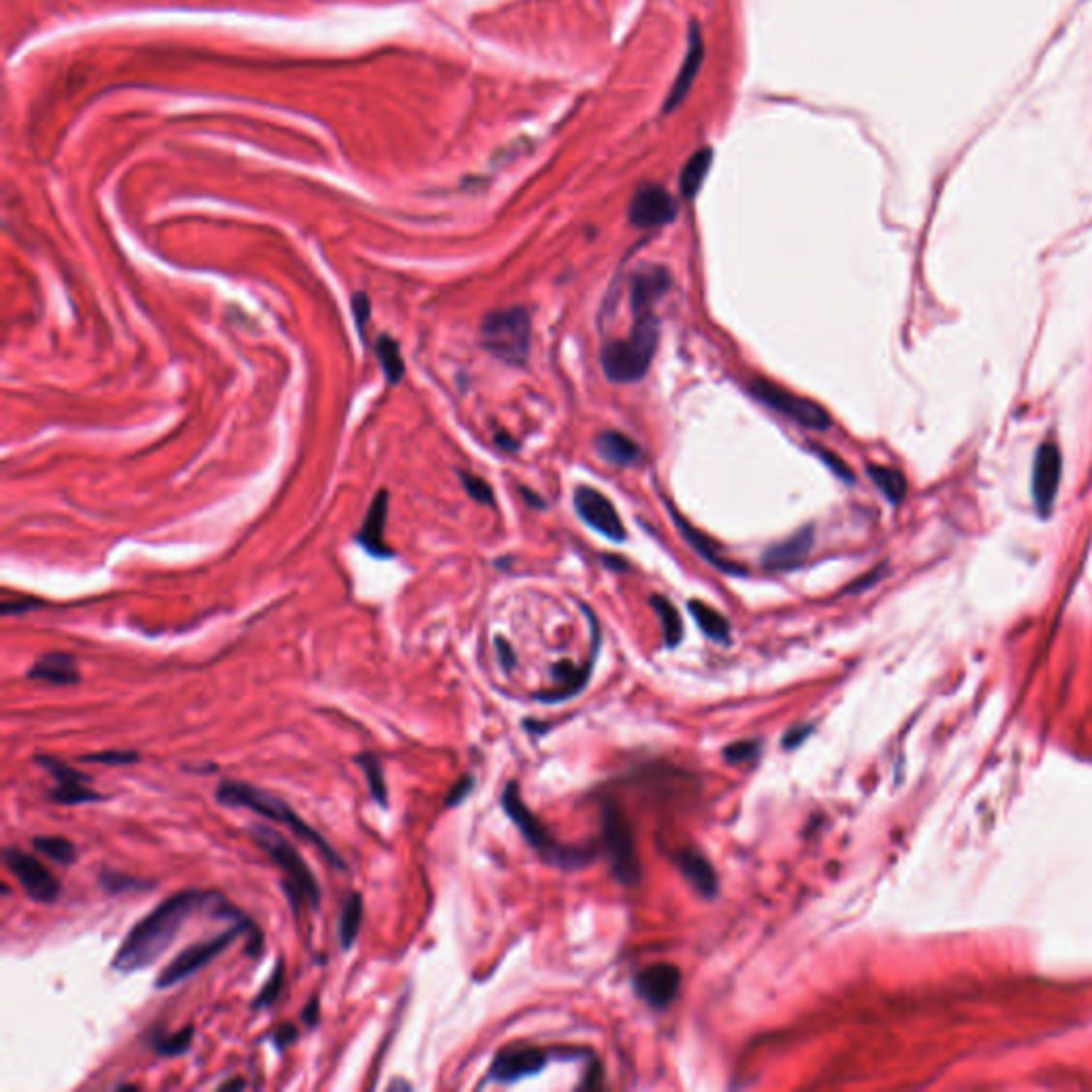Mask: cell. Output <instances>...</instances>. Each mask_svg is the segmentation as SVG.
I'll return each mask as SVG.
<instances>
[{"label":"cell","mask_w":1092,"mask_h":1092,"mask_svg":"<svg viewBox=\"0 0 1092 1092\" xmlns=\"http://www.w3.org/2000/svg\"><path fill=\"white\" fill-rule=\"evenodd\" d=\"M602 837H605L617 881L628 888L638 886L642 879V867L636 854V843H634V832L623 811L612 803L602 805Z\"/></svg>","instance_id":"obj_8"},{"label":"cell","mask_w":1092,"mask_h":1092,"mask_svg":"<svg viewBox=\"0 0 1092 1092\" xmlns=\"http://www.w3.org/2000/svg\"><path fill=\"white\" fill-rule=\"evenodd\" d=\"M244 932H250L246 950L252 954L254 959H258V956H261V952H263V934H261V930H258V927L252 920L246 918L239 924H235V927L226 929L221 934H216V937L201 939V941L189 945L186 950H182L169 964L164 966L161 975L156 977V982H154L156 990H166V988L178 986L184 980L192 977L194 973H199L203 966H207L216 959V956H221L222 952L231 948L235 939L242 937Z\"/></svg>","instance_id":"obj_5"},{"label":"cell","mask_w":1092,"mask_h":1092,"mask_svg":"<svg viewBox=\"0 0 1092 1092\" xmlns=\"http://www.w3.org/2000/svg\"><path fill=\"white\" fill-rule=\"evenodd\" d=\"M811 451H815V455L819 457V459L828 465V470H832L837 476L847 478V481H851V478H854V476H851V472H849V467H847L843 461H841L837 455H832L830 451L821 449V446H817V444L811 446Z\"/></svg>","instance_id":"obj_40"},{"label":"cell","mask_w":1092,"mask_h":1092,"mask_svg":"<svg viewBox=\"0 0 1092 1092\" xmlns=\"http://www.w3.org/2000/svg\"><path fill=\"white\" fill-rule=\"evenodd\" d=\"M679 986L681 971L679 966L670 962L651 964L634 977V988H636L638 996L655 1007V1010H665L674 1001V996H677Z\"/></svg>","instance_id":"obj_15"},{"label":"cell","mask_w":1092,"mask_h":1092,"mask_svg":"<svg viewBox=\"0 0 1092 1092\" xmlns=\"http://www.w3.org/2000/svg\"><path fill=\"white\" fill-rule=\"evenodd\" d=\"M651 606L658 612V617L662 621V630H664V640L668 644L670 649L677 647L683 638V621L679 610L670 605V600H665L664 596H651Z\"/></svg>","instance_id":"obj_31"},{"label":"cell","mask_w":1092,"mask_h":1092,"mask_svg":"<svg viewBox=\"0 0 1092 1092\" xmlns=\"http://www.w3.org/2000/svg\"><path fill=\"white\" fill-rule=\"evenodd\" d=\"M363 911H366L363 897L359 892H350L344 902H341L339 922H338V939L341 950H350L352 945H355L363 924Z\"/></svg>","instance_id":"obj_25"},{"label":"cell","mask_w":1092,"mask_h":1092,"mask_svg":"<svg viewBox=\"0 0 1092 1092\" xmlns=\"http://www.w3.org/2000/svg\"><path fill=\"white\" fill-rule=\"evenodd\" d=\"M1060 474H1063V457L1058 446L1054 442L1039 446L1033 465V499L1039 515L1048 516L1052 511Z\"/></svg>","instance_id":"obj_14"},{"label":"cell","mask_w":1092,"mask_h":1092,"mask_svg":"<svg viewBox=\"0 0 1092 1092\" xmlns=\"http://www.w3.org/2000/svg\"><path fill=\"white\" fill-rule=\"evenodd\" d=\"M297 1037H299L297 1026L286 1022V1024H280L276 1028L274 1035H272V1044L280 1049V1052H282V1049H286L290 1044L297 1042Z\"/></svg>","instance_id":"obj_42"},{"label":"cell","mask_w":1092,"mask_h":1092,"mask_svg":"<svg viewBox=\"0 0 1092 1092\" xmlns=\"http://www.w3.org/2000/svg\"><path fill=\"white\" fill-rule=\"evenodd\" d=\"M869 476L875 481V485L881 488L883 495H886L892 504H899L902 495H904V488H907V483H904V476L899 470H892V467H879V465H869Z\"/></svg>","instance_id":"obj_33"},{"label":"cell","mask_w":1092,"mask_h":1092,"mask_svg":"<svg viewBox=\"0 0 1092 1092\" xmlns=\"http://www.w3.org/2000/svg\"><path fill=\"white\" fill-rule=\"evenodd\" d=\"M26 677L30 681L49 683L54 688H69V685H77L81 681V674L77 670V664L73 655L67 653H47L44 658L37 660L30 665Z\"/></svg>","instance_id":"obj_20"},{"label":"cell","mask_w":1092,"mask_h":1092,"mask_svg":"<svg viewBox=\"0 0 1092 1092\" xmlns=\"http://www.w3.org/2000/svg\"><path fill=\"white\" fill-rule=\"evenodd\" d=\"M521 493H523V497H525V499H527V502H529V506H540V508H543V506H545V504H543V499L536 497V495H534L532 491H527V488H525V487L521 488Z\"/></svg>","instance_id":"obj_48"},{"label":"cell","mask_w":1092,"mask_h":1092,"mask_svg":"<svg viewBox=\"0 0 1092 1092\" xmlns=\"http://www.w3.org/2000/svg\"><path fill=\"white\" fill-rule=\"evenodd\" d=\"M660 325L653 311L636 314V322L626 339H615L602 348V368L615 384H632L644 378L655 357Z\"/></svg>","instance_id":"obj_3"},{"label":"cell","mask_w":1092,"mask_h":1092,"mask_svg":"<svg viewBox=\"0 0 1092 1092\" xmlns=\"http://www.w3.org/2000/svg\"><path fill=\"white\" fill-rule=\"evenodd\" d=\"M674 862H677V867L683 872V877L692 883L695 892H700L704 899L715 897L717 888H720V883H717V875H715L713 865L709 860H706L702 854H698L695 849H683V851H679L677 856H674Z\"/></svg>","instance_id":"obj_22"},{"label":"cell","mask_w":1092,"mask_h":1092,"mask_svg":"<svg viewBox=\"0 0 1092 1092\" xmlns=\"http://www.w3.org/2000/svg\"><path fill=\"white\" fill-rule=\"evenodd\" d=\"M141 755L137 752H99V753H90V755H83L81 762H88V764H107V766H129L139 762Z\"/></svg>","instance_id":"obj_36"},{"label":"cell","mask_w":1092,"mask_h":1092,"mask_svg":"<svg viewBox=\"0 0 1092 1092\" xmlns=\"http://www.w3.org/2000/svg\"><path fill=\"white\" fill-rule=\"evenodd\" d=\"M672 516H674V521H677V525H679V529H681V534L685 536V540H688V543H690L695 550H698V553H700L706 561H709V564H713L715 568H720L722 572H727V575H747L745 568L727 559V557L722 553V548L717 546L711 538L702 536V534L698 532V529H694L690 523H685V518H681L677 513H672Z\"/></svg>","instance_id":"obj_24"},{"label":"cell","mask_w":1092,"mask_h":1092,"mask_svg":"<svg viewBox=\"0 0 1092 1092\" xmlns=\"http://www.w3.org/2000/svg\"><path fill=\"white\" fill-rule=\"evenodd\" d=\"M692 617L698 623V628L715 642H730V623L723 615H720L713 606L704 605L700 600H692L688 605Z\"/></svg>","instance_id":"obj_27"},{"label":"cell","mask_w":1092,"mask_h":1092,"mask_svg":"<svg viewBox=\"0 0 1092 1092\" xmlns=\"http://www.w3.org/2000/svg\"><path fill=\"white\" fill-rule=\"evenodd\" d=\"M216 800L224 807L235 809H248L256 815H263L267 819H274L278 824L293 830L299 839L308 841L311 847H316L318 854L325 858L329 865L336 871H346V862L341 860L336 849L329 845V841L320 835L318 830L311 828L308 821L301 817L293 807H288L282 798L274 796L272 792H265L261 787H254L244 782H224L216 789Z\"/></svg>","instance_id":"obj_2"},{"label":"cell","mask_w":1092,"mask_h":1092,"mask_svg":"<svg viewBox=\"0 0 1092 1092\" xmlns=\"http://www.w3.org/2000/svg\"><path fill=\"white\" fill-rule=\"evenodd\" d=\"M749 393H752L757 401L764 403L766 408L787 416L789 421L803 425L807 429L826 431L832 425L830 414L821 408L817 401L800 398V395L779 387V384L766 380H752V384H749Z\"/></svg>","instance_id":"obj_9"},{"label":"cell","mask_w":1092,"mask_h":1092,"mask_svg":"<svg viewBox=\"0 0 1092 1092\" xmlns=\"http://www.w3.org/2000/svg\"><path fill=\"white\" fill-rule=\"evenodd\" d=\"M760 741H738L727 745L723 749V757L730 764H743V762H752L753 757L760 755Z\"/></svg>","instance_id":"obj_37"},{"label":"cell","mask_w":1092,"mask_h":1092,"mask_svg":"<svg viewBox=\"0 0 1092 1092\" xmlns=\"http://www.w3.org/2000/svg\"><path fill=\"white\" fill-rule=\"evenodd\" d=\"M250 835H252L254 843L261 847L265 854L274 860V865L282 871V890L288 899L290 909L299 915V907L308 900L311 909L320 907V886L314 872L310 871L306 860L301 858L297 847L280 835V832L267 828V826H250Z\"/></svg>","instance_id":"obj_4"},{"label":"cell","mask_w":1092,"mask_h":1092,"mask_svg":"<svg viewBox=\"0 0 1092 1092\" xmlns=\"http://www.w3.org/2000/svg\"><path fill=\"white\" fill-rule=\"evenodd\" d=\"M575 508L582 521L600 536L612 540V543H623L626 540V527H623L617 508L598 488L578 487L575 491Z\"/></svg>","instance_id":"obj_12"},{"label":"cell","mask_w":1092,"mask_h":1092,"mask_svg":"<svg viewBox=\"0 0 1092 1092\" xmlns=\"http://www.w3.org/2000/svg\"><path fill=\"white\" fill-rule=\"evenodd\" d=\"M210 894L212 892L203 890H182L164 899L159 907L152 909L129 930L116 956H113L111 969L129 975L152 966L178 939L191 915L199 909H207Z\"/></svg>","instance_id":"obj_1"},{"label":"cell","mask_w":1092,"mask_h":1092,"mask_svg":"<svg viewBox=\"0 0 1092 1092\" xmlns=\"http://www.w3.org/2000/svg\"><path fill=\"white\" fill-rule=\"evenodd\" d=\"M502 807L508 817L515 821V826L521 830V835L525 837L527 843L532 845L538 854L548 862V865L576 869L587 865V862L594 858L591 849L587 847L559 845L557 841L548 835V830L540 824V819L525 807L521 794H518L516 783H508V787L504 789Z\"/></svg>","instance_id":"obj_6"},{"label":"cell","mask_w":1092,"mask_h":1092,"mask_svg":"<svg viewBox=\"0 0 1092 1092\" xmlns=\"http://www.w3.org/2000/svg\"><path fill=\"white\" fill-rule=\"evenodd\" d=\"M472 787H474V777H472V775H465V777H461V779H459V782H457V783H455V785L451 787V792H449V794H446V800H444L446 807H457V805H461V803H463V800H465L467 796H470Z\"/></svg>","instance_id":"obj_39"},{"label":"cell","mask_w":1092,"mask_h":1092,"mask_svg":"<svg viewBox=\"0 0 1092 1092\" xmlns=\"http://www.w3.org/2000/svg\"><path fill=\"white\" fill-rule=\"evenodd\" d=\"M459 476H461V483H463V487H465L467 495H470L472 499H476L478 504L493 506V502H495L493 491H491V487H488V485L483 481V478H478V476H474V474H467V472H461Z\"/></svg>","instance_id":"obj_38"},{"label":"cell","mask_w":1092,"mask_h":1092,"mask_svg":"<svg viewBox=\"0 0 1092 1092\" xmlns=\"http://www.w3.org/2000/svg\"><path fill=\"white\" fill-rule=\"evenodd\" d=\"M495 647H497L499 662H502L504 668H513L515 653H513V649H511V644H508V642L502 640V638H497V640H495Z\"/></svg>","instance_id":"obj_46"},{"label":"cell","mask_w":1092,"mask_h":1092,"mask_svg":"<svg viewBox=\"0 0 1092 1092\" xmlns=\"http://www.w3.org/2000/svg\"><path fill=\"white\" fill-rule=\"evenodd\" d=\"M389 1088H391V1090H395V1088H403V1090H410V1084H405V1081H395V1084H391Z\"/></svg>","instance_id":"obj_49"},{"label":"cell","mask_w":1092,"mask_h":1092,"mask_svg":"<svg viewBox=\"0 0 1092 1092\" xmlns=\"http://www.w3.org/2000/svg\"><path fill=\"white\" fill-rule=\"evenodd\" d=\"M282 988H284V962L278 960L276 962V969L269 975V980L263 984L261 992L254 998L252 1007L254 1010H267V1007H272L280 994H282Z\"/></svg>","instance_id":"obj_35"},{"label":"cell","mask_w":1092,"mask_h":1092,"mask_svg":"<svg viewBox=\"0 0 1092 1092\" xmlns=\"http://www.w3.org/2000/svg\"><path fill=\"white\" fill-rule=\"evenodd\" d=\"M118 1090H137V1086H133V1084H122V1086H118Z\"/></svg>","instance_id":"obj_50"},{"label":"cell","mask_w":1092,"mask_h":1092,"mask_svg":"<svg viewBox=\"0 0 1092 1092\" xmlns=\"http://www.w3.org/2000/svg\"><path fill=\"white\" fill-rule=\"evenodd\" d=\"M813 543H815L813 527H803L792 538H787V540H783V543L766 548V553L762 557V564H764L766 570H771V572L794 570L809 557L811 548H813Z\"/></svg>","instance_id":"obj_19"},{"label":"cell","mask_w":1092,"mask_h":1092,"mask_svg":"<svg viewBox=\"0 0 1092 1092\" xmlns=\"http://www.w3.org/2000/svg\"><path fill=\"white\" fill-rule=\"evenodd\" d=\"M811 732H813V727H811V725H796V727H792V730H789V732L785 734V738H783V747H787V749L798 747L800 743L805 741V738H809Z\"/></svg>","instance_id":"obj_43"},{"label":"cell","mask_w":1092,"mask_h":1092,"mask_svg":"<svg viewBox=\"0 0 1092 1092\" xmlns=\"http://www.w3.org/2000/svg\"><path fill=\"white\" fill-rule=\"evenodd\" d=\"M242 1088H246V1081L239 1079V1077H235L231 1081H224V1084L221 1086V1090H242Z\"/></svg>","instance_id":"obj_47"},{"label":"cell","mask_w":1092,"mask_h":1092,"mask_svg":"<svg viewBox=\"0 0 1092 1092\" xmlns=\"http://www.w3.org/2000/svg\"><path fill=\"white\" fill-rule=\"evenodd\" d=\"M39 608V602L37 600H26V602H3V615H19V612H26V610H33Z\"/></svg>","instance_id":"obj_45"},{"label":"cell","mask_w":1092,"mask_h":1092,"mask_svg":"<svg viewBox=\"0 0 1092 1092\" xmlns=\"http://www.w3.org/2000/svg\"><path fill=\"white\" fill-rule=\"evenodd\" d=\"M3 860L9 872H12L19 881V886L28 894V899L41 904H51L58 900L62 890L58 877L41 865L35 856H30L17 847H5Z\"/></svg>","instance_id":"obj_10"},{"label":"cell","mask_w":1092,"mask_h":1092,"mask_svg":"<svg viewBox=\"0 0 1092 1092\" xmlns=\"http://www.w3.org/2000/svg\"><path fill=\"white\" fill-rule=\"evenodd\" d=\"M702 62H704L702 33H700V26L692 22L690 24V35H688V49H685L681 71H679L677 79H674V83H672L670 95L665 97V101H664V111L665 113L677 109L681 103L685 101V97L690 95L694 83H695V77H698V73L702 69Z\"/></svg>","instance_id":"obj_17"},{"label":"cell","mask_w":1092,"mask_h":1092,"mask_svg":"<svg viewBox=\"0 0 1092 1092\" xmlns=\"http://www.w3.org/2000/svg\"><path fill=\"white\" fill-rule=\"evenodd\" d=\"M628 216L630 222L636 228H642V231L660 228L664 224H670L677 218V201L672 199V194L664 186L642 184L632 196Z\"/></svg>","instance_id":"obj_13"},{"label":"cell","mask_w":1092,"mask_h":1092,"mask_svg":"<svg viewBox=\"0 0 1092 1092\" xmlns=\"http://www.w3.org/2000/svg\"><path fill=\"white\" fill-rule=\"evenodd\" d=\"M35 762L56 782V787L47 794L51 803L73 807V805L101 803V800H103L101 794H97L95 789H90L86 785V783H90L88 775H83V773L75 771V768H71L69 764L60 762L58 757L35 755Z\"/></svg>","instance_id":"obj_11"},{"label":"cell","mask_w":1092,"mask_h":1092,"mask_svg":"<svg viewBox=\"0 0 1092 1092\" xmlns=\"http://www.w3.org/2000/svg\"><path fill=\"white\" fill-rule=\"evenodd\" d=\"M711 164H713V150L711 148L698 150L688 162H685V166L681 169V178H679V186H681V192H683L685 199H694V196L700 192L706 175H709Z\"/></svg>","instance_id":"obj_26"},{"label":"cell","mask_w":1092,"mask_h":1092,"mask_svg":"<svg viewBox=\"0 0 1092 1092\" xmlns=\"http://www.w3.org/2000/svg\"><path fill=\"white\" fill-rule=\"evenodd\" d=\"M389 515V495L387 491H380L369 506V513L366 516L361 532L357 536L359 545L368 550L373 557H391V548L384 545V525H387Z\"/></svg>","instance_id":"obj_21"},{"label":"cell","mask_w":1092,"mask_h":1092,"mask_svg":"<svg viewBox=\"0 0 1092 1092\" xmlns=\"http://www.w3.org/2000/svg\"><path fill=\"white\" fill-rule=\"evenodd\" d=\"M352 316H355L359 336L366 338V322L369 318V301L363 293L352 297Z\"/></svg>","instance_id":"obj_41"},{"label":"cell","mask_w":1092,"mask_h":1092,"mask_svg":"<svg viewBox=\"0 0 1092 1092\" xmlns=\"http://www.w3.org/2000/svg\"><path fill=\"white\" fill-rule=\"evenodd\" d=\"M546 1065V1054L543 1049L532 1046H515L499 1052L493 1060L488 1079L493 1081H516L525 1076L538 1074Z\"/></svg>","instance_id":"obj_16"},{"label":"cell","mask_w":1092,"mask_h":1092,"mask_svg":"<svg viewBox=\"0 0 1092 1092\" xmlns=\"http://www.w3.org/2000/svg\"><path fill=\"white\" fill-rule=\"evenodd\" d=\"M376 355L382 366L384 376L389 384H398L403 378V359L399 352V344L389 336H380L376 341Z\"/></svg>","instance_id":"obj_32"},{"label":"cell","mask_w":1092,"mask_h":1092,"mask_svg":"<svg viewBox=\"0 0 1092 1092\" xmlns=\"http://www.w3.org/2000/svg\"><path fill=\"white\" fill-rule=\"evenodd\" d=\"M355 762L359 764V768L363 771L368 779V785H369V794L373 798V803L378 807L387 809L389 807V789H387V782H384V771H382V764L380 760L373 753H361L355 757Z\"/></svg>","instance_id":"obj_29"},{"label":"cell","mask_w":1092,"mask_h":1092,"mask_svg":"<svg viewBox=\"0 0 1092 1092\" xmlns=\"http://www.w3.org/2000/svg\"><path fill=\"white\" fill-rule=\"evenodd\" d=\"M192 1039H194V1026H184L182 1031L178 1033H162V1031H152V1035L148 1037V1044L152 1046V1049L159 1056H182L189 1052L192 1048Z\"/></svg>","instance_id":"obj_28"},{"label":"cell","mask_w":1092,"mask_h":1092,"mask_svg":"<svg viewBox=\"0 0 1092 1092\" xmlns=\"http://www.w3.org/2000/svg\"><path fill=\"white\" fill-rule=\"evenodd\" d=\"M596 451L610 465L628 467L640 461V446L621 431H605L596 438Z\"/></svg>","instance_id":"obj_23"},{"label":"cell","mask_w":1092,"mask_h":1092,"mask_svg":"<svg viewBox=\"0 0 1092 1092\" xmlns=\"http://www.w3.org/2000/svg\"><path fill=\"white\" fill-rule=\"evenodd\" d=\"M529 339H532V320L525 308L497 310L483 318L481 341L485 350L508 366H525Z\"/></svg>","instance_id":"obj_7"},{"label":"cell","mask_w":1092,"mask_h":1092,"mask_svg":"<svg viewBox=\"0 0 1092 1092\" xmlns=\"http://www.w3.org/2000/svg\"><path fill=\"white\" fill-rule=\"evenodd\" d=\"M35 851L39 854H44L45 858H49L51 862H56V865L62 867H71L75 865L77 860V847L73 841L69 839H62V837H35L33 841Z\"/></svg>","instance_id":"obj_30"},{"label":"cell","mask_w":1092,"mask_h":1092,"mask_svg":"<svg viewBox=\"0 0 1092 1092\" xmlns=\"http://www.w3.org/2000/svg\"><path fill=\"white\" fill-rule=\"evenodd\" d=\"M672 286V276L662 265H647L632 280V310L634 314H642V311H653L655 301L668 293Z\"/></svg>","instance_id":"obj_18"},{"label":"cell","mask_w":1092,"mask_h":1092,"mask_svg":"<svg viewBox=\"0 0 1092 1092\" xmlns=\"http://www.w3.org/2000/svg\"><path fill=\"white\" fill-rule=\"evenodd\" d=\"M101 888L109 892V894H124V892H134V890H150L152 883L150 881H141V879H134L127 872H118V871H103L101 877H99Z\"/></svg>","instance_id":"obj_34"},{"label":"cell","mask_w":1092,"mask_h":1092,"mask_svg":"<svg viewBox=\"0 0 1092 1092\" xmlns=\"http://www.w3.org/2000/svg\"><path fill=\"white\" fill-rule=\"evenodd\" d=\"M301 1020H304V1024L310 1026V1028H314V1026L318 1024V1020H320V1001H318V996H311V998H310V1003L306 1005L304 1014H301Z\"/></svg>","instance_id":"obj_44"}]
</instances>
